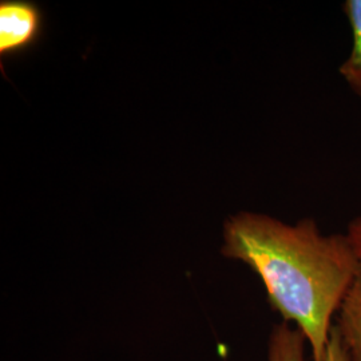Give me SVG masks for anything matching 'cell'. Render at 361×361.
Returning <instances> with one entry per match:
<instances>
[{
	"label": "cell",
	"mask_w": 361,
	"mask_h": 361,
	"mask_svg": "<svg viewBox=\"0 0 361 361\" xmlns=\"http://www.w3.org/2000/svg\"><path fill=\"white\" fill-rule=\"evenodd\" d=\"M353 32V47L338 73L352 91L361 98V0H347L343 6Z\"/></svg>",
	"instance_id": "4"
},
{
	"label": "cell",
	"mask_w": 361,
	"mask_h": 361,
	"mask_svg": "<svg viewBox=\"0 0 361 361\" xmlns=\"http://www.w3.org/2000/svg\"><path fill=\"white\" fill-rule=\"evenodd\" d=\"M44 16L37 3L28 0L0 1V56L7 58L30 50L38 43Z\"/></svg>",
	"instance_id": "2"
},
{
	"label": "cell",
	"mask_w": 361,
	"mask_h": 361,
	"mask_svg": "<svg viewBox=\"0 0 361 361\" xmlns=\"http://www.w3.org/2000/svg\"><path fill=\"white\" fill-rule=\"evenodd\" d=\"M224 240L222 255L257 274L271 308L305 336L313 361H326L332 320L359 269L347 233L323 234L312 219L290 226L241 212L225 222Z\"/></svg>",
	"instance_id": "1"
},
{
	"label": "cell",
	"mask_w": 361,
	"mask_h": 361,
	"mask_svg": "<svg viewBox=\"0 0 361 361\" xmlns=\"http://www.w3.org/2000/svg\"><path fill=\"white\" fill-rule=\"evenodd\" d=\"M326 361H347V355L344 352L343 344L340 341V337L337 335L335 328H332L331 331Z\"/></svg>",
	"instance_id": "6"
},
{
	"label": "cell",
	"mask_w": 361,
	"mask_h": 361,
	"mask_svg": "<svg viewBox=\"0 0 361 361\" xmlns=\"http://www.w3.org/2000/svg\"><path fill=\"white\" fill-rule=\"evenodd\" d=\"M347 235L355 247L359 269L355 283L336 314L334 328L340 337L347 361H361V214L349 222Z\"/></svg>",
	"instance_id": "3"
},
{
	"label": "cell",
	"mask_w": 361,
	"mask_h": 361,
	"mask_svg": "<svg viewBox=\"0 0 361 361\" xmlns=\"http://www.w3.org/2000/svg\"><path fill=\"white\" fill-rule=\"evenodd\" d=\"M305 344L307 338L298 328L286 322L277 324L269 337L268 361H305Z\"/></svg>",
	"instance_id": "5"
}]
</instances>
